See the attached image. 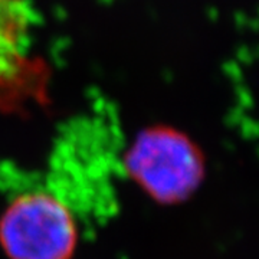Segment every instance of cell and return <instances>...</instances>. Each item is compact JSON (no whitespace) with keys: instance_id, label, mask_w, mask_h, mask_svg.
<instances>
[{"instance_id":"6da1fadb","label":"cell","mask_w":259,"mask_h":259,"mask_svg":"<svg viewBox=\"0 0 259 259\" xmlns=\"http://www.w3.org/2000/svg\"><path fill=\"white\" fill-rule=\"evenodd\" d=\"M0 241L12 259H69L76 243L72 210L56 192L26 189L2 214Z\"/></svg>"},{"instance_id":"7a4b0ae2","label":"cell","mask_w":259,"mask_h":259,"mask_svg":"<svg viewBox=\"0 0 259 259\" xmlns=\"http://www.w3.org/2000/svg\"><path fill=\"white\" fill-rule=\"evenodd\" d=\"M128 168L153 196L177 202L190 196L203 179V157L185 136L168 130L143 134L128 154Z\"/></svg>"},{"instance_id":"3957f363","label":"cell","mask_w":259,"mask_h":259,"mask_svg":"<svg viewBox=\"0 0 259 259\" xmlns=\"http://www.w3.org/2000/svg\"><path fill=\"white\" fill-rule=\"evenodd\" d=\"M35 18L30 0H0V78L12 76L26 59Z\"/></svg>"}]
</instances>
